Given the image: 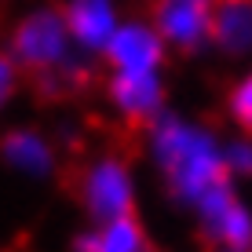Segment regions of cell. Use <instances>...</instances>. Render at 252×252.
Returning <instances> with one entry per match:
<instances>
[{
	"label": "cell",
	"mask_w": 252,
	"mask_h": 252,
	"mask_svg": "<svg viewBox=\"0 0 252 252\" xmlns=\"http://www.w3.org/2000/svg\"><path fill=\"white\" fill-rule=\"evenodd\" d=\"M146 161L179 208H194L208 190L227 179L223 135L212 125L176 110H164L146 125Z\"/></svg>",
	"instance_id": "1"
},
{
	"label": "cell",
	"mask_w": 252,
	"mask_h": 252,
	"mask_svg": "<svg viewBox=\"0 0 252 252\" xmlns=\"http://www.w3.org/2000/svg\"><path fill=\"white\" fill-rule=\"evenodd\" d=\"M7 55L19 63L22 73L40 77L44 84L73 81L77 73V48L69 40L66 19L59 4H30L7 26L4 37Z\"/></svg>",
	"instance_id": "2"
},
{
	"label": "cell",
	"mask_w": 252,
	"mask_h": 252,
	"mask_svg": "<svg viewBox=\"0 0 252 252\" xmlns=\"http://www.w3.org/2000/svg\"><path fill=\"white\" fill-rule=\"evenodd\" d=\"M77 197H81V208L92 223L135 212V205H139L135 168L128 164V158H121L114 150L95 154L77 176Z\"/></svg>",
	"instance_id": "3"
},
{
	"label": "cell",
	"mask_w": 252,
	"mask_h": 252,
	"mask_svg": "<svg viewBox=\"0 0 252 252\" xmlns=\"http://www.w3.org/2000/svg\"><path fill=\"white\" fill-rule=\"evenodd\" d=\"M106 106L125 125H150L168 110L164 69H106Z\"/></svg>",
	"instance_id": "4"
},
{
	"label": "cell",
	"mask_w": 252,
	"mask_h": 252,
	"mask_svg": "<svg viewBox=\"0 0 252 252\" xmlns=\"http://www.w3.org/2000/svg\"><path fill=\"white\" fill-rule=\"evenodd\" d=\"M190 212H194L208 245L252 249V205L241 197L234 179H223L220 187H212Z\"/></svg>",
	"instance_id": "5"
},
{
	"label": "cell",
	"mask_w": 252,
	"mask_h": 252,
	"mask_svg": "<svg viewBox=\"0 0 252 252\" xmlns=\"http://www.w3.org/2000/svg\"><path fill=\"white\" fill-rule=\"evenodd\" d=\"M168 55L172 51L150 19L125 15L99 59L106 63V69H164Z\"/></svg>",
	"instance_id": "6"
},
{
	"label": "cell",
	"mask_w": 252,
	"mask_h": 252,
	"mask_svg": "<svg viewBox=\"0 0 252 252\" xmlns=\"http://www.w3.org/2000/svg\"><path fill=\"white\" fill-rule=\"evenodd\" d=\"M0 164L26 183H44L59 168V146L37 125H11L0 135Z\"/></svg>",
	"instance_id": "7"
},
{
	"label": "cell",
	"mask_w": 252,
	"mask_h": 252,
	"mask_svg": "<svg viewBox=\"0 0 252 252\" xmlns=\"http://www.w3.org/2000/svg\"><path fill=\"white\" fill-rule=\"evenodd\" d=\"M216 0H154L150 22L158 26L168 51L197 55L208 48V26H212Z\"/></svg>",
	"instance_id": "8"
},
{
	"label": "cell",
	"mask_w": 252,
	"mask_h": 252,
	"mask_svg": "<svg viewBox=\"0 0 252 252\" xmlns=\"http://www.w3.org/2000/svg\"><path fill=\"white\" fill-rule=\"evenodd\" d=\"M63 19L69 30L77 55L99 59L106 40L114 37V30L121 26L125 11H121V0H63Z\"/></svg>",
	"instance_id": "9"
},
{
	"label": "cell",
	"mask_w": 252,
	"mask_h": 252,
	"mask_svg": "<svg viewBox=\"0 0 252 252\" xmlns=\"http://www.w3.org/2000/svg\"><path fill=\"white\" fill-rule=\"evenodd\" d=\"M69 252H154V245L143 220L135 212H128L117 220H102L77 230L69 241Z\"/></svg>",
	"instance_id": "10"
},
{
	"label": "cell",
	"mask_w": 252,
	"mask_h": 252,
	"mask_svg": "<svg viewBox=\"0 0 252 252\" xmlns=\"http://www.w3.org/2000/svg\"><path fill=\"white\" fill-rule=\"evenodd\" d=\"M208 44L223 59H252V0H216Z\"/></svg>",
	"instance_id": "11"
},
{
	"label": "cell",
	"mask_w": 252,
	"mask_h": 252,
	"mask_svg": "<svg viewBox=\"0 0 252 252\" xmlns=\"http://www.w3.org/2000/svg\"><path fill=\"white\" fill-rule=\"evenodd\" d=\"M227 117L238 125V132H252V66H245L227 88Z\"/></svg>",
	"instance_id": "12"
},
{
	"label": "cell",
	"mask_w": 252,
	"mask_h": 252,
	"mask_svg": "<svg viewBox=\"0 0 252 252\" xmlns=\"http://www.w3.org/2000/svg\"><path fill=\"white\" fill-rule=\"evenodd\" d=\"M223 164H227V179H252V132L223 139Z\"/></svg>",
	"instance_id": "13"
},
{
	"label": "cell",
	"mask_w": 252,
	"mask_h": 252,
	"mask_svg": "<svg viewBox=\"0 0 252 252\" xmlns=\"http://www.w3.org/2000/svg\"><path fill=\"white\" fill-rule=\"evenodd\" d=\"M19 92H22V69L7 55V48L0 44V114L19 99Z\"/></svg>",
	"instance_id": "14"
},
{
	"label": "cell",
	"mask_w": 252,
	"mask_h": 252,
	"mask_svg": "<svg viewBox=\"0 0 252 252\" xmlns=\"http://www.w3.org/2000/svg\"><path fill=\"white\" fill-rule=\"evenodd\" d=\"M208 252H252V249H230V245H208Z\"/></svg>",
	"instance_id": "15"
}]
</instances>
